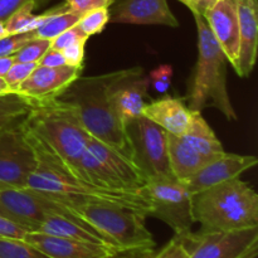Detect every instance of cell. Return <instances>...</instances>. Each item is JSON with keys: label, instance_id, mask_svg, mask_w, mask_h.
I'll use <instances>...</instances> for the list:
<instances>
[{"label": "cell", "instance_id": "obj_13", "mask_svg": "<svg viewBox=\"0 0 258 258\" xmlns=\"http://www.w3.org/2000/svg\"><path fill=\"white\" fill-rule=\"evenodd\" d=\"M149 87L150 81L144 76L141 67L121 70L120 76L108 87V98L127 127L141 116Z\"/></svg>", "mask_w": 258, "mask_h": 258}, {"label": "cell", "instance_id": "obj_8", "mask_svg": "<svg viewBox=\"0 0 258 258\" xmlns=\"http://www.w3.org/2000/svg\"><path fill=\"white\" fill-rule=\"evenodd\" d=\"M140 191L150 202L149 217L158 218L168 224L176 236L191 233L194 224L191 211L193 194L189 191L185 183L173 175L150 178Z\"/></svg>", "mask_w": 258, "mask_h": 258}, {"label": "cell", "instance_id": "obj_18", "mask_svg": "<svg viewBox=\"0 0 258 258\" xmlns=\"http://www.w3.org/2000/svg\"><path fill=\"white\" fill-rule=\"evenodd\" d=\"M24 239L49 258H106L118 251L103 244L52 236L42 232H28Z\"/></svg>", "mask_w": 258, "mask_h": 258}, {"label": "cell", "instance_id": "obj_1", "mask_svg": "<svg viewBox=\"0 0 258 258\" xmlns=\"http://www.w3.org/2000/svg\"><path fill=\"white\" fill-rule=\"evenodd\" d=\"M24 135L35 158V168L28 178L25 188L72 209L88 203H110L135 209L149 217L150 202L140 190H120L95 185L76 173L42 138L25 126Z\"/></svg>", "mask_w": 258, "mask_h": 258}, {"label": "cell", "instance_id": "obj_11", "mask_svg": "<svg viewBox=\"0 0 258 258\" xmlns=\"http://www.w3.org/2000/svg\"><path fill=\"white\" fill-rule=\"evenodd\" d=\"M35 158L24 135L23 121L0 130V189L25 188Z\"/></svg>", "mask_w": 258, "mask_h": 258}, {"label": "cell", "instance_id": "obj_44", "mask_svg": "<svg viewBox=\"0 0 258 258\" xmlns=\"http://www.w3.org/2000/svg\"><path fill=\"white\" fill-rule=\"evenodd\" d=\"M5 35H8V32L7 29H5L4 22H0V38L5 37Z\"/></svg>", "mask_w": 258, "mask_h": 258}, {"label": "cell", "instance_id": "obj_21", "mask_svg": "<svg viewBox=\"0 0 258 258\" xmlns=\"http://www.w3.org/2000/svg\"><path fill=\"white\" fill-rule=\"evenodd\" d=\"M166 145L171 174L183 183H188L204 165L209 163L208 159L197 153L180 136L166 133Z\"/></svg>", "mask_w": 258, "mask_h": 258}, {"label": "cell", "instance_id": "obj_27", "mask_svg": "<svg viewBox=\"0 0 258 258\" xmlns=\"http://www.w3.org/2000/svg\"><path fill=\"white\" fill-rule=\"evenodd\" d=\"M0 258H49L25 239L0 238Z\"/></svg>", "mask_w": 258, "mask_h": 258}, {"label": "cell", "instance_id": "obj_41", "mask_svg": "<svg viewBox=\"0 0 258 258\" xmlns=\"http://www.w3.org/2000/svg\"><path fill=\"white\" fill-rule=\"evenodd\" d=\"M183 3L193 14L204 15V13L217 2V0H178Z\"/></svg>", "mask_w": 258, "mask_h": 258}, {"label": "cell", "instance_id": "obj_38", "mask_svg": "<svg viewBox=\"0 0 258 258\" xmlns=\"http://www.w3.org/2000/svg\"><path fill=\"white\" fill-rule=\"evenodd\" d=\"M38 66H42V67H49V68H57V67H63L66 64L64 57H63L62 50L53 49L49 48L47 52L43 54V57L40 58L39 62L37 63Z\"/></svg>", "mask_w": 258, "mask_h": 258}, {"label": "cell", "instance_id": "obj_40", "mask_svg": "<svg viewBox=\"0 0 258 258\" xmlns=\"http://www.w3.org/2000/svg\"><path fill=\"white\" fill-rule=\"evenodd\" d=\"M30 0H0V22H5L20 7Z\"/></svg>", "mask_w": 258, "mask_h": 258}, {"label": "cell", "instance_id": "obj_17", "mask_svg": "<svg viewBox=\"0 0 258 258\" xmlns=\"http://www.w3.org/2000/svg\"><path fill=\"white\" fill-rule=\"evenodd\" d=\"M257 163L258 159L253 155H239L226 151L223 155L204 165L186 183V186L191 194H196L216 184L239 178L241 174L256 166Z\"/></svg>", "mask_w": 258, "mask_h": 258}, {"label": "cell", "instance_id": "obj_30", "mask_svg": "<svg viewBox=\"0 0 258 258\" xmlns=\"http://www.w3.org/2000/svg\"><path fill=\"white\" fill-rule=\"evenodd\" d=\"M35 67H37V63L15 62L4 77V81L10 92H17L18 87L22 85L23 81L29 77V75L34 71Z\"/></svg>", "mask_w": 258, "mask_h": 258}, {"label": "cell", "instance_id": "obj_2", "mask_svg": "<svg viewBox=\"0 0 258 258\" xmlns=\"http://www.w3.org/2000/svg\"><path fill=\"white\" fill-rule=\"evenodd\" d=\"M120 73L121 71H113L95 77H78L57 98L75 108L81 123L91 138L110 146L139 165L130 130L122 122L108 98V87Z\"/></svg>", "mask_w": 258, "mask_h": 258}, {"label": "cell", "instance_id": "obj_23", "mask_svg": "<svg viewBox=\"0 0 258 258\" xmlns=\"http://www.w3.org/2000/svg\"><path fill=\"white\" fill-rule=\"evenodd\" d=\"M180 138L189 146H191L197 153L208 159L209 161L219 158L226 153L219 139L217 138L214 131L202 116V112L193 111L188 130Z\"/></svg>", "mask_w": 258, "mask_h": 258}, {"label": "cell", "instance_id": "obj_19", "mask_svg": "<svg viewBox=\"0 0 258 258\" xmlns=\"http://www.w3.org/2000/svg\"><path fill=\"white\" fill-rule=\"evenodd\" d=\"M239 20V55L236 73L249 77L256 64L258 47V3L257 0H237Z\"/></svg>", "mask_w": 258, "mask_h": 258}, {"label": "cell", "instance_id": "obj_45", "mask_svg": "<svg viewBox=\"0 0 258 258\" xmlns=\"http://www.w3.org/2000/svg\"><path fill=\"white\" fill-rule=\"evenodd\" d=\"M63 2H66V3H68V2H71V0H63Z\"/></svg>", "mask_w": 258, "mask_h": 258}, {"label": "cell", "instance_id": "obj_37", "mask_svg": "<svg viewBox=\"0 0 258 258\" xmlns=\"http://www.w3.org/2000/svg\"><path fill=\"white\" fill-rule=\"evenodd\" d=\"M28 232L9 219L0 216V238H18L24 239Z\"/></svg>", "mask_w": 258, "mask_h": 258}, {"label": "cell", "instance_id": "obj_42", "mask_svg": "<svg viewBox=\"0 0 258 258\" xmlns=\"http://www.w3.org/2000/svg\"><path fill=\"white\" fill-rule=\"evenodd\" d=\"M15 63L14 55H5V57H0V77L4 78L8 71L12 68V66Z\"/></svg>", "mask_w": 258, "mask_h": 258}, {"label": "cell", "instance_id": "obj_28", "mask_svg": "<svg viewBox=\"0 0 258 258\" xmlns=\"http://www.w3.org/2000/svg\"><path fill=\"white\" fill-rule=\"evenodd\" d=\"M107 23H110V10L108 8H98L82 14L81 19L78 20L77 27L87 37H91L102 32Z\"/></svg>", "mask_w": 258, "mask_h": 258}, {"label": "cell", "instance_id": "obj_36", "mask_svg": "<svg viewBox=\"0 0 258 258\" xmlns=\"http://www.w3.org/2000/svg\"><path fill=\"white\" fill-rule=\"evenodd\" d=\"M85 47L86 43H77V44L70 45L62 50L63 57H64L66 64L70 67L83 68L85 62Z\"/></svg>", "mask_w": 258, "mask_h": 258}, {"label": "cell", "instance_id": "obj_14", "mask_svg": "<svg viewBox=\"0 0 258 258\" xmlns=\"http://www.w3.org/2000/svg\"><path fill=\"white\" fill-rule=\"evenodd\" d=\"M204 19L212 35L223 50L234 71L238 68L239 20L237 0H217L206 13Z\"/></svg>", "mask_w": 258, "mask_h": 258}, {"label": "cell", "instance_id": "obj_22", "mask_svg": "<svg viewBox=\"0 0 258 258\" xmlns=\"http://www.w3.org/2000/svg\"><path fill=\"white\" fill-rule=\"evenodd\" d=\"M35 232H42V233L52 234V236L64 237V238L77 239V241L91 242V243L103 244V246H111L107 239L96 231L92 226H90L86 222H76L72 219H68L62 216H49L40 223ZM117 249V248H115Z\"/></svg>", "mask_w": 258, "mask_h": 258}, {"label": "cell", "instance_id": "obj_25", "mask_svg": "<svg viewBox=\"0 0 258 258\" xmlns=\"http://www.w3.org/2000/svg\"><path fill=\"white\" fill-rule=\"evenodd\" d=\"M37 0H30L5 20L4 25L8 34H22V33L32 32L44 23L48 15L50 14V10H47L42 14H34L33 10Z\"/></svg>", "mask_w": 258, "mask_h": 258}, {"label": "cell", "instance_id": "obj_10", "mask_svg": "<svg viewBox=\"0 0 258 258\" xmlns=\"http://www.w3.org/2000/svg\"><path fill=\"white\" fill-rule=\"evenodd\" d=\"M185 241L188 258H256L258 227L231 232H191Z\"/></svg>", "mask_w": 258, "mask_h": 258}, {"label": "cell", "instance_id": "obj_43", "mask_svg": "<svg viewBox=\"0 0 258 258\" xmlns=\"http://www.w3.org/2000/svg\"><path fill=\"white\" fill-rule=\"evenodd\" d=\"M7 92H10L9 88H8V86H7V83H5L4 78L0 77V95H2V93H7Z\"/></svg>", "mask_w": 258, "mask_h": 258}, {"label": "cell", "instance_id": "obj_33", "mask_svg": "<svg viewBox=\"0 0 258 258\" xmlns=\"http://www.w3.org/2000/svg\"><path fill=\"white\" fill-rule=\"evenodd\" d=\"M173 67L170 64H160L154 68L149 75V81L154 90L159 93H166L171 86Z\"/></svg>", "mask_w": 258, "mask_h": 258}, {"label": "cell", "instance_id": "obj_29", "mask_svg": "<svg viewBox=\"0 0 258 258\" xmlns=\"http://www.w3.org/2000/svg\"><path fill=\"white\" fill-rule=\"evenodd\" d=\"M50 48V40L42 38L29 39L14 55L15 62L38 63L45 52Z\"/></svg>", "mask_w": 258, "mask_h": 258}, {"label": "cell", "instance_id": "obj_12", "mask_svg": "<svg viewBox=\"0 0 258 258\" xmlns=\"http://www.w3.org/2000/svg\"><path fill=\"white\" fill-rule=\"evenodd\" d=\"M131 126L135 127L138 139H133L138 163L148 179L173 175L169 166L165 131L144 116L136 118Z\"/></svg>", "mask_w": 258, "mask_h": 258}, {"label": "cell", "instance_id": "obj_6", "mask_svg": "<svg viewBox=\"0 0 258 258\" xmlns=\"http://www.w3.org/2000/svg\"><path fill=\"white\" fill-rule=\"evenodd\" d=\"M73 211L115 248H155L153 234L145 224L148 217L141 212L110 203L83 204Z\"/></svg>", "mask_w": 258, "mask_h": 258}, {"label": "cell", "instance_id": "obj_39", "mask_svg": "<svg viewBox=\"0 0 258 258\" xmlns=\"http://www.w3.org/2000/svg\"><path fill=\"white\" fill-rule=\"evenodd\" d=\"M155 252V248L118 249L106 258H151Z\"/></svg>", "mask_w": 258, "mask_h": 258}, {"label": "cell", "instance_id": "obj_24", "mask_svg": "<svg viewBox=\"0 0 258 258\" xmlns=\"http://www.w3.org/2000/svg\"><path fill=\"white\" fill-rule=\"evenodd\" d=\"M82 14L76 13L68 8L67 3L60 7H55L50 9V14L44 20L42 25L37 29L32 30L33 38H42V39L53 40L57 35L70 29L76 25L81 19Z\"/></svg>", "mask_w": 258, "mask_h": 258}, {"label": "cell", "instance_id": "obj_15", "mask_svg": "<svg viewBox=\"0 0 258 258\" xmlns=\"http://www.w3.org/2000/svg\"><path fill=\"white\" fill-rule=\"evenodd\" d=\"M82 71L83 68L70 66L49 68L37 64L29 77L18 87L17 92L29 100L30 103L53 100L81 77Z\"/></svg>", "mask_w": 258, "mask_h": 258}, {"label": "cell", "instance_id": "obj_31", "mask_svg": "<svg viewBox=\"0 0 258 258\" xmlns=\"http://www.w3.org/2000/svg\"><path fill=\"white\" fill-rule=\"evenodd\" d=\"M189 248L186 244L185 236H176L165 244L161 249L156 251L151 258H188Z\"/></svg>", "mask_w": 258, "mask_h": 258}, {"label": "cell", "instance_id": "obj_9", "mask_svg": "<svg viewBox=\"0 0 258 258\" xmlns=\"http://www.w3.org/2000/svg\"><path fill=\"white\" fill-rule=\"evenodd\" d=\"M0 216L27 232L37 231L40 223L49 216H62L76 222H86L70 207L29 188L0 189Z\"/></svg>", "mask_w": 258, "mask_h": 258}, {"label": "cell", "instance_id": "obj_3", "mask_svg": "<svg viewBox=\"0 0 258 258\" xmlns=\"http://www.w3.org/2000/svg\"><path fill=\"white\" fill-rule=\"evenodd\" d=\"M194 223L199 232H231L258 227V196L239 178L204 189L191 199Z\"/></svg>", "mask_w": 258, "mask_h": 258}, {"label": "cell", "instance_id": "obj_35", "mask_svg": "<svg viewBox=\"0 0 258 258\" xmlns=\"http://www.w3.org/2000/svg\"><path fill=\"white\" fill-rule=\"evenodd\" d=\"M117 0H71L67 3L71 10L80 14H85L90 10L98 9V8H110Z\"/></svg>", "mask_w": 258, "mask_h": 258}, {"label": "cell", "instance_id": "obj_5", "mask_svg": "<svg viewBox=\"0 0 258 258\" xmlns=\"http://www.w3.org/2000/svg\"><path fill=\"white\" fill-rule=\"evenodd\" d=\"M23 122L25 127L42 138L76 173L80 174L78 163L91 136L70 103L57 97L43 102H33L32 110Z\"/></svg>", "mask_w": 258, "mask_h": 258}, {"label": "cell", "instance_id": "obj_4", "mask_svg": "<svg viewBox=\"0 0 258 258\" xmlns=\"http://www.w3.org/2000/svg\"><path fill=\"white\" fill-rule=\"evenodd\" d=\"M198 30V59L184 97L190 111L214 107L228 121L238 120L227 88V57L212 35L203 15L193 14Z\"/></svg>", "mask_w": 258, "mask_h": 258}, {"label": "cell", "instance_id": "obj_34", "mask_svg": "<svg viewBox=\"0 0 258 258\" xmlns=\"http://www.w3.org/2000/svg\"><path fill=\"white\" fill-rule=\"evenodd\" d=\"M29 39H33L30 32L22 34H8L0 38V57L15 54Z\"/></svg>", "mask_w": 258, "mask_h": 258}, {"label": "cell", "instance_id": "obj_32", "mask_svg": "<svg viewBox=\"0 0 258 258\" xmlns=\"http://www.w3.org/2000/svg\"><path fill=\"white\" fill-rule=\"evenodd\" d=\"M88 38L90 37H87V35L77 27V24H76L73 25V27H71L70 29L60 33V34L57 35L53 40H50V48L63 50L64 48L73 44H77V43H87Z\"/></svg>", "mask_w": 258, "mask_h": 258}, {"label": "cell", "instance_id": "obj_20", "mask_svg": "<svg viewBox=\"0 0 258 258\" xmlns=\"http://www.w3.org/2000/svg\"><path fill=\"white\" fill-rule=\"evenodd\" d=\"M191 113L184 98L164 96V97L146 102L141 116L160 126L165 133L175 136H183L190 123Z\"/></svg>", "mask_w": 258, "mask_h": 258}, {"label": "cell", "instance_id": "obj_26", "mask_svg": "<svg viewBox=\"0 0 258 258\" xmlns=\"http://www.w3.org/2000/svg\"><path fill=\"white\" fill-rule=\"evenodd\" d=\"M32 110V103L18 92L0 95V130L20 122Z\"/></svg>", "mask_w": 258, "mask_h": 258}, {"label": "cell", "instance_id": "obj_7", "mask_svg": "<svg viewBox=\"0 0 258 258\" xmlns=\"http://www.w3.org/2000/svg\"><path fill=\"white\" fill-rule=\"evenodd\" d=\"M78 171L87 181L107 189L140 190L148 181L138 164L93 138L81 156Z\"/></svg>", "mask_w": 258, "mask_h": 258}, {"label": "cell", "instance_id": "obj_16", "mask_svg": "<svg viewBox=\"0 0 258 258\" xmlns=\"http://www.w3.org/2000/svg\"><path fill=\"white\" fill-rule=\"evenodd\" d=\"M110 22L179 27L178 19L170 10L166 0H118L110 12Z\"/></svg>", "mask_w": 258, "mask_h": 258}]
</instances>
